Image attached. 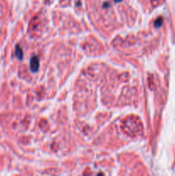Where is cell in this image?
Returning a JSON list of instances; mask_svg holds the SVG:
<instances>
[{
  "label": "cell",
  "mask_w": 175,
  "mask_h": 176,
  "mask_svg": "<svg viewBox=\"0 0 175 176\" xmlns=\"http://www.w3.org/2000/svg\"><path fill=\"white\" fill-rule=\"evenodd\" d=\"M39 66H40V62L39 59L36 56H34L31 58L30 60V67H31V71L34 72H36L39 70Z\"/></svg>",
  "instance_id": "obj_1"
},
{
  "label": "cell",
  "mask_w": 175,
  "mask_h": 176,
  "mask_svg": "<svg viewBox=\"0 0 175 176\" xmlns=\"http://www.w3.org/2000/svg\"><path fill=\"white\" fill-rule=\"evenodd\" d=\"M16 56L17 57V59H22L23 57V50L19 46H17L16 47Z\"/></svg>",
  "instance_id": "obj_2"
},
{
  "label": "cell",
  "mask_w": 175,
  "mask_h": 176,
  "mask_svg": "<svg viewBox=\"0 0 175 176\" xmlns=\"http://www.w3.org/2000/svg\"><path fill=\"white\" fill-rule=\"evenodd\" d=\"M161 23H162V20H161V18H160L157 22L154 23V24H155L156 27H160V26L161 25Z\"/></svg>",
  "instance_id": "obj_3"
},
{
  "label": "cell",
  "mask_w": 175,
  "mask_h": 176,
  "mask_svg": "<svg viewBox=\"0 0 175 176\" xmlns=\"http://www.w3.org/2000/svg\"><path fill=\"white\" fill-rule=\"evenodd\" d=\"M114 1H115V2H118H118H121L122 0H114Z\"/></svg>",
  "instance_id": "obj_4"
}]
</instances>
